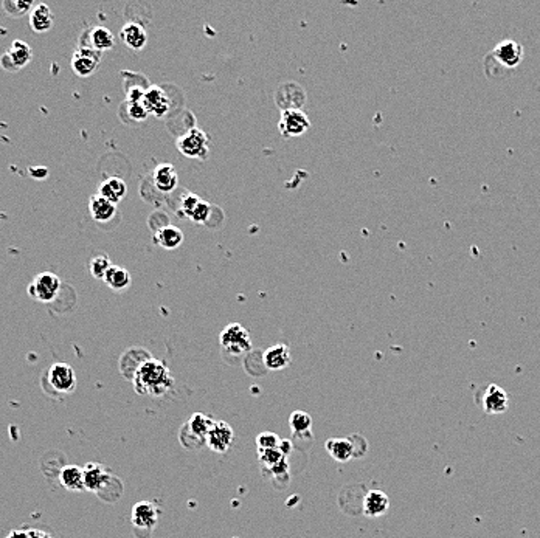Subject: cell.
Returning a JSON list of instances; mask_svg holds the SVG:
<instances>
[{"label":"cell","mask_w":540,"mask_h":538,"mask_svg":"<svg viewBox=\"0 0 540 538\" xmlns=\"http://www.w3.org/2000/svg\"><path fill=\"white\" fill-rule=\"evenodd\" d=\"M133 382L138 394L152 397L166 394L174 385V379L166 365L151 357L138 363Z\"/></svg>","instance_id":"6da1fadb"},{"label":"cell","mask_w":540,"mask_h":538,"mask_svg":"<svg viewBox=\"0 0 540 538\" xmlns=\"http://www.w3.org/2000/svg\"><path fill=\"white\" fill-rule=\"evenodd\" d=\"M523 58L525 48L522 43L514 39L501 41L485 58L486 75L492 79H501L509 72L519 67Z\"/></svg>","instance_id":"7a4b0ae2"},{"label":"cell","mask_w":540,"mask_h":538,"mask_svg":"<svg viewBox=\"0 0 540 538\" xmlns=\"http://www.w3.org/2000/svg\"><path fill=\"white\" fill-rule=\"evenodd\" d=\"M42 386L50 394H70L76 388V374L67 363H53L42 377Z\"/></svg>","instance_id":"3957f363"},{"label":"cell","mask_w":540,"mask_h":538,"mask_svg":"<svg viewBox=\"0 0 540 538\" xmlns=\"http://www.w3.org/2000/svg\"><path fill=\"white\" fill-rule=\"evenodd\" d=\"M219 343H221V348L233 357L244 356L252 349V337L249 330L241 326L239 323H231L225 326L219 335Z\"/></svg>","instance_id":"277c9868"},{"label":"cell","mask_w":540,"mask_h":538,"mask_svg":"<svg viewBox=\"0 0 540 538\" xmlns=\"http://www.w3.org/2000/svg\"><path fill=\"white\" fill-rule=\"evenodd\" d=\"M177 149L187 159L205 160L210 154V137L207 132L191 128L177 138Z\"/></svg>","instance_id":"5b68a950"},{"label":"cell","mask_w":540,"mask_h":538,"mask_svg":"<svg viewBox=\"0 0 540 538\" xmlns=\"http://www.w3.org/2000/svg\"><path fill=\"white\" fill-rule=\"evenodd\" d=\"M61 290V279L52 271L36 275L28 285V295L39 303H52Z\"/></svg>","instance_id":"8992f818"},{"label":"cell","mask_w":540,"mask_h":538,"mask_svg":"<svg viewBox=\"0 0 540 538\" xmlns=\"http://www.w3.org/2000/svg\"><path fill=\"white\" fill-rule=\"evenodd\" d=\"M311 128V120L300 109H284L278 121V130L284 138L304 135Z\"/></svg>","instance_id":"52a82bcc"},{"label":"cell","mask_w":540,"mask_h":538,"mask_svg":"<svg viewBox=\"0 0 540 538\" xmlns=\"http://www.w3.org/2000/svg\"><path fill=\"white\" fill-rule=\"evenodd\" d=\"M477 403L486 415H501L509 407V396L501 386L491 383L477 394Z\"/></svg>","instance_id":"ba28073f"},{"label":"cell","mask_w":540,"mask_h":538,"mask_svg":"<svg viewBox=\"0 0 540 538\" xmlns=\"http://www.w3.org/2000/svg\"><path fill=\"white\" fill-rule=\"evenodd\" d=\"M32 48L24 41H14L11 47L0 56V67L6 72H18L32 61Z\"/></svg>","instance_id":"9c48e42d"},{"label":"cell","mask_w":540,"mask_h":538,"mask_svg":"<svg viewBox=\"0 0 540 538\" xmlns=\"http://www.w3.org/2000/svg\"><path fill=\"white\" fill-rule=\"evenodd\" d=\"M101 61V53L89 46L79 47L72 56V69L78 76L87 78L97 72Z\"/></svg>","instance_id":"30bf717a"},{"label":"cell","mask_w":540,"mask_h":538,"mask_svg":"<svg viewBox=\"0 0 540 538\" xmlns=\"http://www.w3.org/2000/svg\"><path fill=\"white\" fill-rule=\"evenodd\" d=\"M235 441L233 429L224 421H216L207 436V444L216 453H227Z\"/></svg>","instance_id":"8fae6325"},{"label":"cell","mask_w":540,"mask_h":538,"mask_svg":"<svg viewBox=\"0 0 540 538\" xmlns=\"http://www.w3.org/2000/svg\"><path fill=\"white\" fill-rule=\"evenodd\" d=\"M142 102L144 109L148 110V114L154 115L157 118L165 116L171 107L170 98H168V95L165 93L163 88L158 86H149L146 88Z\"/></svg>","instance_id":"7c38bea8"},{"label":"cell","mask_w":540,"mask_h":538,"mask_svg":"<svg viewBox=\"0 0 540 538\" xmlns=\"http://www.w3.org/2000/svg\"><path fill=\"white\" fill-rule=\"evenodd\" d=\"M84 473V487L86 490L101 493L104 490L109 481L112 480V476L109 475V471L103 464L98 462H89L87 466L83 467Z\"/></svg>","instance_id":"4fadbf2b"},{"label":"cell","mask_w":540,"mask_h":538,"mask_svg":"<svg viewBox=\"0 0 540 538\" xmlns=\"http://www.w3.org/2000/svg\"><path fill=\"white\" fill-rule=\"evenodd\" d=\"M130 520H133V525L135 527H140L144 530H152L157 526V520H158L157 507L152 503H148V501L137 503L133 507Z\"/></svg>","instance_id":"5bb4252c"},{"label":"cell","mask_w":540,"mask_h":538,"mask_svg":"<svg viewBox=\"0 0 540 538\" xmlns=\"http://www.w3.org/2000/svg\"><path fill=\"white\" fill-rule=\"evenodd\" d=\"M152 182L158 191L162 193H171L179 185V174L177 169L171 163H162L158 165L154 171H152Z\"/></svg>","instance_id":"9a60e30c"},{"label":"cell","mask_w":540,"mask_h":538,"mask_svg":"<svg viewBox=\"0 0 540 538\" xmlns=\"http://www.w3.org/2000/svg\"><path fill=\"white\" fill-rule=\"evenodd\" d=\"M262 362H264L266 368L270 371L286 370L292 362L290 349L286 344H275L264 352V356H262Z\"/></svg>","instance_id":"2e32d148"},{"label":"cell","mask_w":540,"mask_h":538,"mask_svg":"<svg viewBox=\"0 0 540 538\" xmlns=\"http://www.w3.org/2000/svg\"><path fill=\"white\" fill-rule=\"evenodd\" d=\"M120 39L125 42V46L130 50H143L148 43V34H146L144 28L140 24L135 22H128L126 25H123L120 32Z\"/></svg>","instance_id":"e0dca14e"},{"label":"cell","mask_w":540,"mask_h":538,"mask_svg":"<svg viewBox=\"0 0 540 538\" xmlns=\"http://www.w3.org/2000/svg\"><path fill=\"white\" fill-rule=\"evenodd\" d=\"M89 211H90V216L95 222L106 224L116 216V205L112 202H109L107 199H104L103 196L95 194L90 197Z\"/></svg>","instance_id":"ac0fdd59"},{"label":"cell","mask_w":540,"mask_h":538,"mask_svg":"<svg viewBox=\"0 0 540 538\" xmlns=\"http://www.w3.org/2000/svg\"><path fill=\"white\" fill-rule=\"evenodd\" d=\"M390 507V499L382 490H370L363 498V512L368 517H381Z\"/></svg>","instance_id":"d6986e66"},{"label":"cell","mask_w":540,"mask_h":538,"mask_svg":"<svg viewBox=\"0 0 540 538\" xmlns=\"http://www.w3.org/2000/svg\"><path fill=\"white\" fill-rule=\"evenodd\" d=\"M98 194L107 199L109 202L119 205L128 194V185L120 177H109L104 182H101Z\"/></svg>","instance_id":"ffe728a7"},{"label":"cell","mask_w":540,"mask_h":538,"mask_svg":"<svg viewBox=\"0 0 540 538\" xmlns=\"http://www.w3.org/2000/svg\"><path fill=\"white\" fill-rule=\"evenodd\" d=\"M325 447H326V452L339 462H348L349 459H353V456H356L354 444H353L351 439L334 438V439L326 441Z\"/></svg>","instance_id":"44dd1931"},{"label":"cell","mask_w":540,"mask_h":538,"mask_svg":"<svg viewBox=\"0 0 540 538\" xmlns=\"http://www.w3.org/2000/svg\"><path fill=\"white\" fill-rule=\"evenodd\" d=\"M215 422V419H211L210 416L202 415V412H196V415L189 417L188 424L185 425V430H188L191 436L198 438L201 444H203V442L207 444V436Z\"/></svg>","instance_id":"7402d4cb"},{"label":"cell","mask_w":540,"mask_h":538,"mask_svg":"<svg viewBox=\"0 0 540 538\" xmlns=\"http://www.w3.org/2000/svg\"><path fill=\"white\" fill-rule=\"evenodd\" d=\"M30 27L34 33H46L53 27V13L48 5L39 4L30 11Z\"/></svg>","instance_id":"603a6c76"},{"label":"cell","mask_w":540,"mask_h":538,"mask_svg":"<svg viewBox=\"0 0 540 538\" xmlns=\"http://www.w3.org/2000/svg\"><path fill=\"white\" fill-rule=\"evenodd\" d=\"M154 242L165 250H174L184 242V233L177 227L165 225L154 234Z\"/></svg>","instance_id":"cb8c5ba5"},{"label":"cell","mask_w":540,"mask_h":538,"mask_svg":"<svg viewBox=\"0 0 540 538\" xmlns=\"http://www.w3.org/2000/svg\"><path fill=\"white\" fill-rule=\"evenodd\" d=\"M103 281L106 283L107 287H111L112 290L121 292L129 289L130 283H133V276H130V274L125 267L112 265V267L107 270V274L104 275Z\"/></svg>","instance_id":"d4e9b609"},{"label":"cell","mask_w":540,"mask_h":538,"mask_svg":"<svg viewBox=\"0 0 540 538\" xmlns=\"http://www.w3.org/2000/svg\"><path fill=\"white\" fill-rule=\"evenodd\" d=\"M60 481L67 490L81 492L84 487V473L83 469L78 466H65L60 471Z\"/></svg>","instance_id":"484cf974"},{"label":"cell","mask_w":540,"mask_h":538,"mask_svg":"<svg viewBox=\"0 0 540 538\" xmlns=\"http://www.w3.org/2000/svg\"><path fill=\"white\" fill-rule=\"evenodd\" d=\"M115 46V36L111 29L106 27H95L89 34V47L103 53L106 50H111Z\"/></svg>","instance_id":"4316f807"},{"label":"cell","mask_w":540,"mask_h":538,"mask_svg":"<svg viewBox=\"0 0 540 538\" xmlns=\"http://www.w3.org/2000/svg\"><path fill=\"white\" fill-rule=\"evenodd\" d=\"M289 425L292 433H294L295 436H302V434L311 431L312 417L304 411H295L292 412L289 417Z\"/></svg>","instance_id":"83f0119b"},{"label":"cell","mask_w":540,"mask_h":538,"mask_svg":"<svg viewBox=\"0 0 540 538\" xmlns=\"http://www.w3.org/2000/svg\"><path fill=\"white\" fill-rule=\"evenodd\" d=\"M2 6L5 13L11 18H22L33 10V4L27 2V0H5Z\"/></svg>","instance_id":"f1b7e54d"},{"label":"cell","mask_w":540,"mask_h":538,"mask_svg":"<svg viewBox=\"0 0 540 538\" xmlns=\"http://www.w3.org/2000/svg\"><path fill=\"white\" fill-rule=\"evenodd\" d=\"M111 267H112V262H111V257H109L107 255L95 256V257H92L90 264H89L90 274L93 278H97V279H104V275L107 274V270Z\"/></svg>","instance_id":"f546056e"},{"label":"cell","mask_w":540,"mask_h":538,"mask_svg":"<svg viewBox=\"0 0 540 538\" xmlns=\"http://www.w3.org/2000/svg\"><path fill=\"white\" fill-rule=\"evenodd\" d=\"M258 458L262 466L272 469L286 459V456L281 453L280 448H272V450H258Z\"/></svg>","instance_id":"4dcf8cb0"},{"label":"cell","mask_w":540,"mask_h":538,"mask_svg":"<svg viewBox=\"0 0 540 538\" xmlns=\"http://www.w3.org/2000/svg\"><path fill=\"white\" fill-rule=\"evenodd\" d=\"M201 201H202V197H199L198 194L185 193L180 199V213L185 217L189 219V216L193 215V211L196 210V206L201 203Z\"/></svg>","instance_id":"1f68e13d"},{"label":"cell","mask_w":540,"mask_h":538,"mask_svg":"<svg viewBox=\"0 0 540 538\" xmlns=\"http://www.w3.org/2000/svg\"><path fill=\"white\" fill-rule=\"evenodd\" d=\"M280 438L272 431H264L258 434L257 445L258 450H272V448H280Z\"/></svg>","instance_id":"d6a6232c"},{"label":"cell","mask_w":540,"mask_h":538,"mask_svg":"<svg viewBox=\"0 0 540 538\" xmlns=\"http://www.w3.org/2000/svg\"><path fill=\"white\" fill-rule=\"evenodd\" d=\"M126 106H128V114L130 116V120L140 123L149 116L148 110L144 109L142 101H126Z\"/></svg>","instance_id":"836d02e7"},{"label":"cell","mask_w":540,"mask_h":538,"mask_svg":"<svg viewBox=\"0 0 540 538\" xmlns=\"http://www.w3.org/2000/svg\"><path fill=\"white\" fill-rule=\"evenodd\" d=\"M211 215V205L207 201H201V203L196 206L193 215L189 216V220H193L196 224H205Z\"/></svg>","instance_id":"e575fe53"},{"label":"cell","mask_w":540,"mask_h":538,"mask_svg":"<svg viewBox=\"0 0 540 538\" xmlns=\"http://www.w3.org/2000/svg\"><path fill=\"white\" fill-rule=\"evenodd\" d=\"M28 173H30V175L33 177V179L42 180V179H46V177L48 175V169L43 168V166H33V168L28 169Z\"/></svg>","instance_id":"d590c367"},{"label":"cell","mask_w":540,"mask_h":538,"mask_svg":"<svg viewBox=\"0 0 540 538\" xmlns=\"http://www.w3.org/2000/svg\"><path fill=\"white\" fill-rule=\"evenodd\" d=\"M270 471H272V473L274 475H276V476H278V475H283V473H288V470H289V466H288V461L286 459H284L283 462H280L278 464V466H275V467H272V469H269Z\"/></svg>","instance_id":"8d00e7d4"},{"label":"cell","mask_w":540,"mask_h":538,"mask_svg":"<svg viewBox=\"0 0 540 538\" xmlns=\"http://www.w3.org/2000/svg\"><path fill=\"white\" fill-rule=\"evenodd\" d=\"M290 442L289 441H281L280 442V450H281V453L284 455V456H286L288 453H289V450H290Z\"/></svg>","instance_id":"74e56055"},{"label":"cell","mask_w":540,"mask_h":538,"mask_svg":"<svg viewBox=\"0 0 540 538\" xmlns=\"http://www.w3.org/2000/svg\"><path fill=\"white\" fill-rule=\"evenodd\" d=\"M28 535H30V538H53L47 534H41L38 530H32V532H28Z\"/></svg>","instance_id":"f35d334b"}]
</instances>
